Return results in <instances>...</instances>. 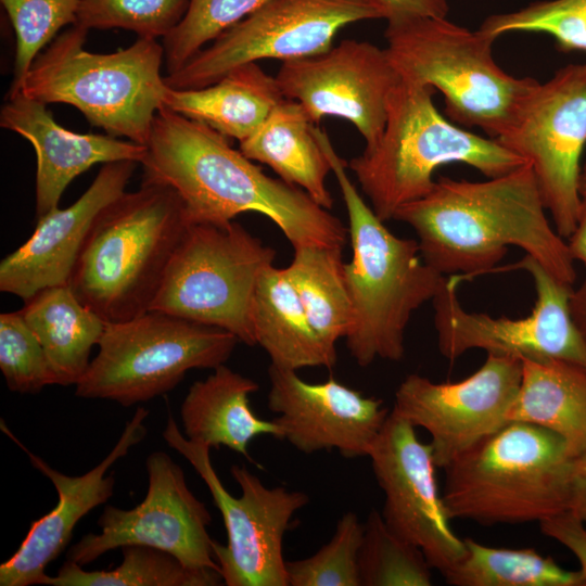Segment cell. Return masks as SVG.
I'll return each mask as SVG.
<instances>
[{"label": "cell", "mask_w": 586, "mask_h": 586, "mask_svg": "<svg viewBox=\"0 0 586 586\" xmlns=\"http://www.w3.org/2000/svg\"><path fill=\"white\" fill-rule=\"evenodd\" d=\"M388 11L387 20L405 15H428L446 17L448 3L446 0H378ZM386 20V21H387Z\"/></svg>", "instance_id": "cell-40"}, {"label": "cell", "mask_w": 586, "mask_h": 586, "mask_svg": "<svg viewBox=\"0 0 586 586\" xmlns=\"http://www.w3.org/2000/svg\"><path fill=\"white\" fill-rule=\"evenodd\" d=\"M135 161L105 163L71 206L38 218L31 237L0 263V291L26 301L39 291L68 284L90 228L100 212L122 195Z\"/></svg>", "instance_id": "cell-21"}, {"label": "cell", "mask_w": 586, "mask_h": 586, "mask_svg": "<svg viewBox=\"0 0 586 586\" xmlns=\"http://www.w3.org/2000/svg\"><path fill=\"white\" fill-rule=\"evenodd\" d=\"M522 378L508 421L562 437L576 457L586 450V368L559 359H521Z\"/></svg>", "instance_id": "cell-27"}, {"label": "cell", "mask_w": 586, "mask_h": 586, "mask_svg": "<svg viewBox=\"0 0 586 586\" xmlns=\"http://www.w3.org/2000/svg\"><path fill=\"white\" fill-rule=\"evenodd\" d=\"M0 369L12 392L33 394L55 384L43 347L20 310L0 315Z\"/></svg>", "instance_id": "cell-38"}, {"label": "cell", "mask_w": 586, "mask_h": 586, "mask_svg": "<svg viewBox=\"0 0 586 586\" xmlns=\"http://www.w3.org/2000/svg\"><path fill=\"white\" fill-rule=\"evenodd\" d=\"M88 31L74 24L56 36L9 94L73 105L107 135L145 145L168 89L164 47L138 37L126 49L93 53L84 48Z\"/></svg>", "instance_id": "cell-6"}, {"label": "cell", "mask_w": 586, "mask_h": 586, "mask_svg": "<svg viewBox=\"0 0 586 586\" xmlns=\"http://www.w3.org/2000/svg\"><path fill=\"white\" fill-rule=\"evenodd\" d=\"M496 140L530 163L553 227L568 238L577 220L586 144V63L569 64L525 97Z\"/></svg>", "instance_id": "cell-14"}, {"label": "cell", "mask_w": 586, "mask_h": 586, "mask_svg": "<svg viewBox=\"0 0 586 586\" xmlns=\"http://www.w3.org/2000/svg\"><path fill=\"white\" fill-rule=\"evenodd\" d=\"M387 17L378 0H270L165 75V84L177 90L199 89L245 63L316 55L330 49L346 25Z\"/></svg>", "instance_id": "cell-12"}, {"label": "cell", "mask_w": 586, "mask_h": 586, "mask_svg": "<svg viewBox=\"0 0 586 586\" xmlns=\"http://www.w3.org/2000/svg\"><path fill=\"white\" fill-rule=\"evenodd\" d=\"M43 347L58 385H76L90 364L106 322L84 305L68 284L43 289L20 309Z\"/></svg>", "instance_id": "cell-28"}, {"label": "cell", "mask_w": 586, "mask_h": 586, "mask_svg": "<svg viewBox=\"0 0 586 586\" xmlns=\"http://www.w3.org/2000/svg\"><path fill=\"white\" fill-rule=\"evenodd\" d=\"M573 459L556 433L509 421L444 469L448 514L494 525L540 522L569 510Z\"/></svg>", "instance_id": "cell-7"}, {"label": "cell", "mask_w": 586, "mask_h": 586, "mask_svg": "<svg viewBox=\"0 0 586 586\" xmlns=\"http://www.w3.org/2000/svg\"><path fill=\"white\" fill-rule=\"evenodd\" d=\"M163 438L181 454L206 483L227 531V544L214 540L213 552L227 586H289L283 538L293 515L309 501L307 494L284 486L267 487L245 466L230 473L241 488L232 496L209 457L211 447L188 440L169 413Z\"/></svg>", "instance_id": "cell-11"}, {"label": "cell", "mask_w": 586, "mask_h": 586, "mask_svg": "<svg viewBox=\"0 0 586 586\" xmlns=\"http://www.w3.org/2000/svg\"><path fill=\"white\" fill-rule=\"evenodd\" d=\"M368 457L384 493L381 513L387 526L419 547L432 569L443 573L458 562L466 546L450 525L430 443L421 442L416 428L391 410Z\"/></svg>", "instance_id": "cell-17"}, {"label": "cell", "mask_w": 586, "mask_h": 586, "mask_svg": "<svg viewBox=\"0 0 586 586\" xmlns=\"http://www.w3.org/2000/svg\"><path fill=\"white\" fill-rule=\"evenodd\" d=\"M145 468L144 499L127 510L106 505L98 520L101 532L69 547L67 560L84 566L110 550L142 545L167 551L189 568L219 572L207 532L211 513L188 487L182 468L158 450L148 456Z\"/></svg>", "instance_id": "cell-15"}, {"label": "cell", "mask_w": 586, "mask_h": 586, "mask_svg": "<svg viewBox=\"0 0 586 586\" xmlns=\"http://www.w3.org/2000/svg\"><path fill=\"white\" fill-rule=\"evenodd\" d=\"M385 50L402 79L432 87L455 123L498 138L537 84L514 77L493 56V36L446 17L405 15L387 20Z\"/></svg>", "instance_id": "cell-8"}, {"label": "cell", "mask_w": 586, "mask_h": 586, "mask_svg": "<svg viewBox=\"0 0 586 586\" xmlns=\"http://www.w3.org/2000/svg\"><path fill=\"white\" fill-rule=\"evenodd\" d=\"M145 146L143 177L170 187L190 224H225L256 212L272 220L293 249L345 245L348 229L340 218L301 188L266 175L206 124L163 106Z\"/></svg>", "instance_id": "cell-1"}, {"label": "cell", "mask_w": 586, "mask_h": 586, "mask_svg": "<svg viewBox=\"0 0 586 586\" xmlns=\"http://www.w3.org/2000/svg\"><path fill=\"white\" fill-rule=\"evenodd\" d=\"M190 0H79L76 25L123 28L139 38L163 39L180 23Z\"/></svg>", "instance_id": "cell-35"}, {"label": "cell", "mask_w": 586, "mask_h": 586, "mask_svg": "<svg viewBox=\"0 0 586 586\" xmlns=\"http://www.w3.org/2000/svg\"><path fill=\"white\" fill-rule=\"evenodd\" d=\"M511 269L524 270L533 279L535 305L524 318L467 311L456 293L461 277H447L432 301L441 354L455 359L468 351L482 349L486 354L519 359L565 360L586 368V341L570 311L573 288L528 255L497 271Z\"/></svg>", "instance_id": "cell-13"}, {"label": "cell", "mask_w": 586, "mask_h": 586, "mask_svg": "<svg viewBox=\"0 0 586 586\" xmlns=\"http://www.w3.org/2000/svg\"><path fill=\"white\" fill-rule=\"evenodd\" d=\"M16 37L11 86L18 84L42 49L66 25H74L79 0H1Z\"/></svg>", "instance_id": "cell-37"}, {"label": "cell", "mask_w": 586, "mask_h": 586, "mask_svg": "<svg viewBox=\"0 0 586 586\" xmlns=\"http://www.w3.org/2000/svg\"><path fill=\"white\" fill-rule=\"evenodd\" d=\"M0 126L16 132L35 149L36 214L40 218L59 207L67 186L95 164L143 161L146 146L110 135L78 133L59 125L47 104L20 93L9 94Z\"/></svg>", "instance_id": "cell-22"}, {"label": "cell", "mask_w": 586, "mask_h": 586, "mask_svg": "<svg viewBox=\"0 0 586 586\" xmlns=\"http://www.w3.org/2000/svg\"><path fill=\"white\" fill-rule=\"evenodd\" d=\"M238 342L224 329L155 310L107 322L75 395L124 407L148 402L173 391L191 369L224 365Z\"/></svg>", "instance_id": "cell-9"}, {"label": "cell", "mask_w": 586, "mask_h": 586, "mask_svg": "<svg viewBox=\"0 0 586 586\" xmlns=\"http://www.w3.org/2000/svg\"><path fill=\"white\" fill-rule=\"evenodd\" d=\"M270 0H190L180 23L164 38L167 74L182 67L220 34Z\"/></svg>", "instance_id": "cell-34"}, {"label": "cell", "mask_w": 586, "mask_h": 586, "mask_svg": "<svg viewBox=\"0 0 586 586\" xmlns=\"http://www.w3.org/2000/svg\"><path fill=\"white\" fill-rule=\"evenodd\" d=\"M569 510L575 513L586 526V450L573 459Z\"/></svg>", "instance_id": "cell-41"}, {"label": "cell", "mask_w": 586, "mask_h": 586, "mask_svg": "<svg viewBox=\"0 0 586 586\" xmlns=\"http://www.w3.org/2000/svg\"><path fill=\"white\" fill-rule=\"evenodd\" d=\"M364 524L348 511L336 523L330 542L315 555L286 561L289 586H360L358 555Z\"/></svg>", "instance_id": "cell-36"}, {"label": "cell", "mask_w": 586, "mask_h": 586, "mask_svg": "<svg viewBox=\"0 0 586 586\" xmlns=\"http://www.w3.org/2000/svg\"><path fill=\"white\" fill-rule=\"evenodd\" d=\"M283 99L276 77L268 75L257 62H250L233 67L203 88L168 87L164 106L241 142Z\"/></svg>", "instance_id": "cell-24"}, {"label": "cell", "mask_w": 586, "mask_h": 586, "mask_svg": "<svg viewBox=\"0 0 586 586\" xmlns=\"http://www.w3.org/2000/svg\"><path fill=\"white\" fill-rule=\"evenodd\" d=\"M252 321L256 345L271 365L290 370L332 368L337 354L311 327L284 268L275 265L260 275L253 298Z\"/></svg>", "instance_id": "cell-26"}, {"label": "cell", "mask_w": 586, "mask_h": 586, "mask_svg": "<svg viewBox=\"0 0 586 586\" xmlns=\"http://www.w3.org/2000/svg\"><path fill=\"white\" fill-rule=\"evenodd\" d=\"M578 191L582 200H586V162L581 169Z\"/></svg>", "instance_id": "cell-44"}, {"label": "cell", "mask_w": 586, "mask_h": 586, "mask_svg": "<svg viewBox=\"0 0 586 586\" xmlns=\"http://www.w3.org/2000/svg\"><path fill=\"white\" fill-rule=\"evenodd\" d=\"M275 77L284 99L298 102L314 124L327 116L346 119L366 148L380 139L390 95L400 80L385 48L354 39L282 62Z\"/></svg>", "instance_id": "cell-18"}, {"label": "cell", "mask_w": 586, "mask_h": 586, "mask_svg": "<svg viewBox=\"0 0 586 586\" xmlns=\"http://www.w3.org/2000/svg\"><path fill=\"white\" fill-rule=\"evenodd\" d=\"M570 311L578 331L586 341V277L578 288L572 289Z\"/></svg>", "instance_id": "cell-43"}, {"label": "cell", "mask_w": 586, "mask_h": 586, "mask_svg": "<svg viewBox=\"0 0 586 586\" xmlns=\"http://www.w3.org/2000/svg\"><path fill=\"white\" fill-rule=\"evenodd\" d=\"M466 551L441 573L453 586H586V576L560 566L534 548H496L471 537Z\"/></svg>", "instance_id": "cell-30"}, {"label": "cell", "mask_w": 586, "mask_h": 586, "mask_svg": "<svg viewBox=\"0 0 586 586\" xmlns=\"http://www.w3.org/2000/svg\"><path fill=\"white\" fill-rule=\"evenodd\" d=\"M342 246L294 247L285 272L321 341L336 352L353 322V306L345 278Z\"/></svg>", "instance_id": "cell-29"}, {"label": "cell", "mask_w": 586, "mask_h": 586, "mask_svg": "<svg viewBox=\"0 0 586 586\" xmlns=\"http://www.w3.org/2000/svg\"><path fill=\"white\" fill-rule=\"evenodd\" d=\"M544 535L566 547L578 560L586 576V526L571 510H564L538 522Z\"/></svg>", "instance_id": "cell-39"}, {"label": "cell", "mask_w": 586, "mask_h": 586, "mask_svg": "<svg viewBox=\"0 0 586 586\" xmlns=\"http://www.w3.org/2000/svg\"><path fill=\"white\" fill-rule=\"evenodd\" d=\"M259 385L252 379L220 365L189 388L180 408L184 436L196 443L229 449L253 462L249 445L257 436L280 438L273 420L259 418L252 409L250 395Z\"/></svg>", "instance_id": "cell-23"}, {"label": "cell", "mask_w": 586, "mask_h": 586, "mask_svg": "<svg viewBox=\"0 0 586 586\" xmlns=\"http://www.w3.org/2000/svg\"><path fill=\"white\" fill-rule=\"evenodd\" d=\"M339 182L348 216L352 259L345 278L353 322L345 336L351 356L360 367L375 359L399 361L412 314L432 302L447 277L422 258L418 241L395 235L359 194L328 135L315 126Z\"/></svg>", "instance_id": "cell-3"}, {"label": "cell", "mask_w": 586, "mask_h": 586, "mask_svg": "<svg viewBox=\"0 0 586 586\" xmlns=\"http://www.w3.org/2000/svg\"><path fill=\"white\" fill-rule=\"evenodd\" d=\"M315 126L296 101L283 99L266 120L240 142V151L253 162L269 166L280 179L304 190L326 209L333 206L327 187L332 171Z\"/></svg>", "instance_id": "cell-25"}, {"label": "cell", "mask_w": 586, "mask_h": 586, "mask_svg": "<svg viewBox=\"0 0 586 586\" xmlns=\"http://www.w3.org/2000/svg\"><path fill=\"white\" fill-rule=\"evenodd\" d=\"M122 563L113 570L86 571L66 560L55 576L43 575L49 586H217L222 577L214 569H192L171 553L142 545L120 548Z\"/></svg>", "instance_id": "cell-31"}, {"label": "cell", "mask_w": 586, "mask_h": 586, "mask_svg": "<svg viewBox=\"0 0 586 586\" xmlns=\"http://www.w3.org/2000/svg\"><path fill=\"white\" fill-rule=\"evenodd\" d=\"M148 416V409L138 407L109 455L80 476L53 469L25 447L1 419V430L27 454L34 468L52 482L59 501L53 510L33 522L20 548L0 565V586L39 585L46 568L67 547L80 519L112 497L115 479L106 472L145 437Z\"/></svg>", "instance_id": "cell-20"}, {"label": "cell", "mask_w": 586, "mask_h": 586, "mask_svg": "<svg viewBox=\"0 0 586 586\" xmlns=\"http://www.w3.org/2000/svg\"><path fill=\"white\" fill-rule=\"evenodd\" d=\"M546 212L525 163L484 181L442 176L425 196L398 208L393 219L415 230L423 260L444 276L468 280L494 272L513 245L572 286L574 260Z\"/></svg>", "instance_id": "cell-2"}, {"label": "cell", "mask_w": 586, "mask_h": 586, "mask_svg": "<svg viewBox=\"0 0 586 586\" xmlns=\"http://www.w3.org/2000/svg\"><path fill=\"white\" fill-rule=\"evenodd\" d=\"M432 566L422 550L394 533L372 509L358 555L360 586H430Z\"/></svg>", "instance_id": "cell-32"}, {"label": "cell", "mask_w": 586, "mask_h": 586, "mask_svg": "<svg viewBox=\"0 0 586 586\" xmlns=\"http://www.w3.org/2000/svg\"><path fill=\"white\" fill-rule=\"evenodd\" d=\"M268 408L272 419L298 451L336 449L345 458L369 455L391 411L383 400L329 379L309 383L296 370L270 364Z\"/></svg>", "instance_id": "cell-19"}, {"label": "cell", "mask_w": 586, "mask_h": 586, "mask_svg": "<svg viewBox=\"0 0 586 586\" xmlns=\"http://www.w3.org/2000/svg\"><path fill=\"white\" fill-rule=\"evenodd\" d=\"M521 378V359L487 354L476 371L457 382L407 375L395 392L392 410L430 434L435 462L445 469L509 422Z\"/></svg>", "instance_id": "cell-16"}, {"label": "cell", "mask_w": 586, "mask_h": 586, "mask_svg": "<svg viewBox=\"0 0 586 586\" xmlns=\"http://www.w3.org/2000/svg\"><path fill=\"white\" fill-rule=\"evenodd\" d=\"M480 29L496 39L508 33L547 34L563 52H586V0L533 2L518 11L488 16Z\"/></svg>", "instance_id": "cell-33"}, {"label": "cell", "mask_w": 586, "mask_h": 586, "mask_svg": "<svg viewBox=\"0 0 586 586\" xmlns=\"http://www.w3.org/2000/svg\"><path fill=\"white\" fill-rule=\"evenodd\" d=\"M566 239L572 259L581 262L586 267V200H582L576 225Z\"/></svg>", "instance_id": "cell-42"}, {"label": "cell", "mask_w": 586, "mask_h": 586, "mask_svg": "<svg viewBox=\"0 0 586 586\" xmlns=\"http://www.w3.org/2000/svg\"><path fill=\"white\" fill-rule=\"evenodd\" d=\"M434 93L430 86L400 78L390 95L380 139L347 163L384 222L402 206L425 196L434 187V171L443 165L462 163L493 178L527 163L496 139L446 119L433 102Z\"/></svg>", "instance_id": "cell-5"}, {"label": "cell", "mask_w": 586, "mask_h": 586, "mask_svg": "<svg viewBox=\"0 0 586 586\" xmlns=\"http://www.w3.org/2000/svg\"><path fill=\"white\" fill-rule=\"evenodd\" d=\"M276 251L237 221L189 224L150 310L224 329L256 345L252 306Z\"/></svg>", "instance_id": "cell-10"}, {"label": "cell", "mask_w": 586, "mask_h": 586, "mask_svg": "<svg viewBox=\"0 0 586 586\" xmlns=\"http://www.w3.org/2000/svg\"><path fill=\"white\" fill-rule=\"evenodd\" d=\"M189 224L179 195L143 177L97 216L68 285L106 323L148 313Z\"/></svg>", "instance_id": "cell-4"}]
</instances>
